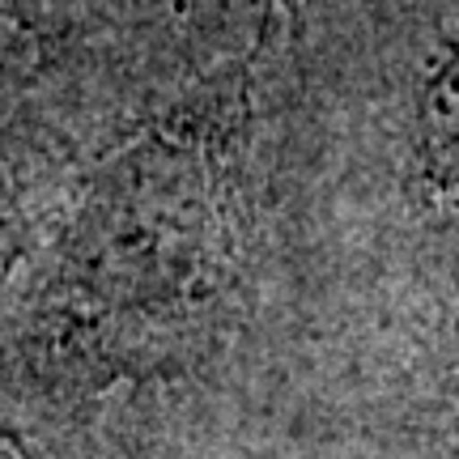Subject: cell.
<instances>
[{
  "label": "cell",
  "mask_w": 459,
  "mask_h": 459,
  "mask_svg": "<svg viewBox=\"0 0 459 459\" xmlns=\"http://www.w3.org/2000/svg\"><path fill=\"white\" fill-rule=\"evenodd\" d=\"M404 132L412 192L438 217H459V26L417 68Z\"/></svg>",
  "instance_id": "6da1fadb"
}]
</instances>
